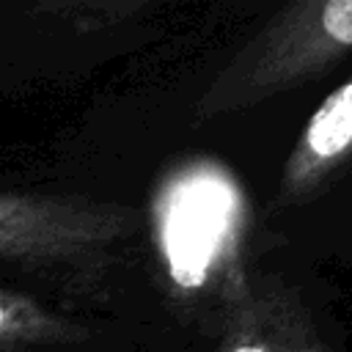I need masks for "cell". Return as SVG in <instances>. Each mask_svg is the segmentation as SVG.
Segmentation results:
<instances>
[{
    "instance_id": "6da1fadb",
    "label": "cell",
    "mask_w": 352,
    "mask_h": 352,
    "mask_svg": "<svg viewBox=\"0 0 352 352\" xmlns=\"http://www.w3.org/2000/svg\"><path fill=\"white\" fill-rule=\"evenodd\" d=\"M104 231L107 223L80 204L50 195L0 192V264H63L99 242Z\"/></svg>"
},
{
    "instance_id": "7a4b0ae2",
    "label": "cell",
    "mask_w": 352,
    "mask_h": 352,
    "mask_svg": "<svg viewBox=\"0 0 352 352\" xmlns=\"http://www.w3.org/2000/svg\"><path fill=\"white\" fill-rule=\"evenodd\" d=\"M226 220V192L209 182L192 184L173 204L165 226V248L170 256L173 278L184 286L204 280L206 261L220 239Z\"/></svg>"
},
{
    "instance_id": "3957f363",
    "label": "cell",
    "mask_w": 352,
    "mask_h": 352,
    "mask_svg": "<svg viewBox=\"0 0 352 352\" xmlns=\"http://www.w3.org/2000/svg\"><path fill=\"white\" fill-rule=\"evenodd\" d=\"M63 324L38 300L0 289V352H30L33 346L58 341Z\"/></svg>"
},
{
    "instance_id": "277c9868",
    "label": "cell",
    "mask_w": 352,
    "mask_h": 352,
    "mask_svg": "<svg viewBox=\"0 0 352 352\" xmlns=\"http://www.w3.org/2000/svg\"><path fill=\"white\" fill-rule=\"evenodd\" d=\"M305 143L319 160L336 157L352 143V82L322 102L305 129Z\"/></svg>"
},
{
    "instance_id": "5b68a950",
    "label": "cell",
    "mask_w": 352,
    "mask_h": 352,
    "mask_svg": "<svg viewBox=\"0 0 352 352\" xmlns=\"http://www.w3.org/2000/svg\"><path fill=\"white\" fill-rule=\"evenodd\" d=\"M322 28L338 44H352V0H336L322 8Z\"/></svg>"
},
{
    "instance_id": "8992f818",
    "label": "cell",
    "mask_w": 352,
    "mask_h": 352,
    "mask_svg": "<svg viewBox=\"0 0 352 352\" xmlns=\"http://www.w3.org/2000/svg\"><path fill=\"white\" fill-rule=\"evenodd\" d=\"M231 352H267V349L264 346H256V344H245V346H236Z\"/></svg>"
}]
</instances>
